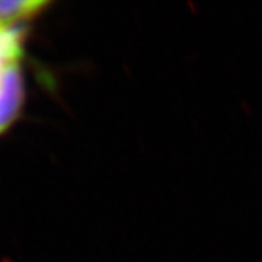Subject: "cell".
Returning <instances> with one entry per match:
<instances>
[{
  "label": "cell",
  "mask_w": 262,
  "mask_h": 262,
  "mask_svg": "<svg viewBox=\"0 0 262 262\" xmlns=\"http://www.w3.org/2000/svg\"><path fill=\"white\" fill-rule=\"evenodd\" d=\"M25 103V79L20 63L12 66L0 83V136L16 122Z\"/></svg>",
  "instance_id": "cell-1"
},
{
  "label": "cell",
  "mask_w": 262,
  "mask_h": 262,
  "mask_svg": "<svg viewBox=\"0 0 262 262\" xmlns=\"http://www.w3.org/2000/svg\"><path fill=\"white\" fill-rule=\"evenodd\" d=\"M50 6L47 0H0V27L24 28Z\"/></svg>",
  "instance_id": "cell-2"
},
{
  "label": "cell",
  "mask_w": 262,
  "mask_h": 262,
  "mask_svg": "<svg viewBox=\"0 0 262 262\" xmlns=\"http://www.w3.org/2000/svg\"><path fill=\"white\" fill-rule=\"evenodd\" d=\"M12 28H3V27H0V41L3 39V38L6 37V34L9 32Z\"/></svg>",
  "instance_id": "cell-4"
},
{
  "label": "cell",
  "mask_w": 262,
  "mask_h": 262,
  "mask_svg": "<svg viewBox=\"0 0 262 262\" xmlns=\"http://www.w3.org/2000/svg\"><path fill=\"white\" fill-rule=\"evenodd\" d=\"M24 37L25 29L12 28L0 41V83L10 67L20 63L24 54Z\"/></svg>",
  "instance_id": "cell-3"
}]
</instances>
